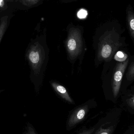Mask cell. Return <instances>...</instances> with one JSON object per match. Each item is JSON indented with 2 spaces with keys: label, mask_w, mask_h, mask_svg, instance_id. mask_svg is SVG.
<instances>
[{
  "label": "cell",
  "mask_w": 134,
  "mask_h": 134,
  "mask_svg": "<svg viewBox=\"0 0 134 134\" xmlns=\"http://www.w3.org/2000/svg\"><path fill=\"white\" fill-rule=\"evenodd\" d=\"M99 49V55L102 59H110L121 46L120 35L114 28L106 32Z\"/></svg>",
  "instance_id": "obj_1"
},
{
  "label": "cell",
  "mask_w": 134,
  "mask_h": 134,
  "mask_svg": "<svg viewBox=\"0 0 134 134\" xmlns=\"http://www.w3.org/2000/svg\"><path fill=\"white\" fill-rule=\"evenodd\" d=\"M67 47L70 57L74 59L80 53L82 41L80 31L79 28H71L67 41Z\"/></svg>",
  "instance_id": "obj_2"
},
{
  "label": "cell",
  "mask_w": 134,
  "mask_h": 134,
  "mask_svg": "<svg viewBox=\"0 0 134 134\" xmlns=\"http://www.w3.org/2000/svg\"><path fill=\"white\" fill-rule=\"evenodd\" d=\"M27 57L35 72H38L44 59V52L41 45L38 43L32 45L28 50Z\"/></svg>",
  "instance_id": "obj_3"
},
{
  "label": "cell",
  "mask_w": 134,
  "mask_h": 134,
  "mask_svg": "<svg viewBox=\"0 0 134 134\" xmlns=\"http://www.w3.org/2000/svg\"><path fill=\"white\" fill-rule=\"evenodd\" d=\"M129 63V59L120 62L117 64L113 80L112 88L113 95L116 97L119 92L124 74Z\"/></svg>",
  "instance_id": "obj_4"
},
{
  "label": "cell",
  "mask_w": 134,
  "mask_h": 134,
  "mask_svg": "<svg viewBox=\"0 0 134 134\" xmlns=\"http://www.w3.org/2000/svg\"><path fill=\"white\" fill-rule=\"evenodd\" d=\"M87 105L82 106L75 110L70 116L67 123L68 129L71 130L72 127L81 122L88 112Z\"/></svg>",
  "instance_id": "obj_5"
},
{
  "label": "cell",
  "mask_w": 134,
  "mask_h": 134,
  "mask_svg": "<svg viewBox=\"0 0 134 134\" xmlns=\"http://www.w3.org/2000/svg\"><path fill=\"white\" fill-rule=\"evenodd\" d=\"M126 21L131 37L134 39V5L129 4L126 9Z\"/></svg>",
  "instance_id": "obj_6"
},
{
  "label": "cell",
  "mask_w": 134,
  "mask_h": 134,
  "mask_svg": "<svg viewBox=\"0 0 134 134\" xmlns=\"http://www.w3.org/2000/svg\"><path fill=\"white\" fill-rule=\"evenodd\" d=\"M52 86L54 88V90L57 92V93L59 94L64 99L66 100L67 101L70 103H73L72 99H71L70 97H69L68 92H67L66 88L58 83H52Z\"/></svg>",
  "instance_id": "obj_7"
},
{
  "label": "cell",
  "mask_w": 134,
  "mask_h": 134,
  "mask_svg": "<svg viewBox=\"0 0 134 134\" xmlns=\"http://www.w3.org/2000/svg\"><path fill=\"white\" fill-rule=\"evenodd\" d=\"M8 16H5L1 19L0 21V42L6 31L8 27Z\"/></svg>",
  "instance_id": "obj_8"
},
{
  "label": "cell",
  "mask_w": 134,
  "mask_h": 134,
  "mask_svg": "<svg viewBox=\"0 0 134 134\" xmlns=\"http://www.w3.org/2000/svg\"><path fill=\"white\" fill-rule=\"evenodd\" d=\"M22 4L27 7H32L37 4L41 0H18Z\"/></svg>",
  "instance_id": "obj_9"
},
{
  "label": "cell",
  "mask_w": 134,
  "mask_h": 134,
  "mask_svg": "<svg viewBox=\"0 0 134 134\" xmlns=\"http://www.w3.org/2000/svg\"><path fill=\"white\" fill-rule=\"evenodd\" d=\"M127 57V55H126V54L120 51L116 53V55H115V59L116 60L120 61H123V62L125 61V60Z\"/></svg>",
  "instance_id": "obj_10"
},
{
  "label": "cell",
  "mask_w": 134,
  "mask_h": 134,
  "mask_svg": "<svg viewBox=\"0 0 134 134\" xmlns=\"http://www.w3.org/2000/svg\"><path fill=\"white\" fill-rule=\"evenodd\" d=\"M127 79L129 80H132L134 79V63L130 66L129 71L127 74Z\"/></svg>",
  "instance_id": "obj_11"
},
{
  "label": "cell",
  "mask_w": 134,
  "mask_h": 134,
  "mask_svg": "<svg viewBox=\"0 0 134 134\" xmlns=\"http://www.w3.org/2000/svg\"><path fill=\"white\" fill-rule=\"evenodd\" d=\"M113 127H110L108 129H100L96 134H111L112 133Z\"/></svg>",
  "instance_id": "obj_12"
},
{
  "label": "cell",
  "mask_w": 134,
  "mask_h": 134,
  "mask_svg": "<svg viewBox=\"0 0 134 134\" xmlns=\"http://www.w3.org/2000/svg\"><path fill=\"white\" fill-rule=\"evenodd\" d=\"M10 0H0V9L4 10L6 9V6L8 3L9 2Z\"/></svg>",
  "instance_id": "obj_13"
},
{
  "label": "cell",
  "mask_w": 134,
  "mask_h": 134,
  "mask_svg": "<svg viewBox=\"0 0 134 134\" xmlns=\"http://www.w3.org/2000/svg\"><path fill=\"white\" fill-rule=\"evenodd\" d=\"M87 15L86 11L83 9H82L78 13V16L80 18H85Z\"/></svg>",
  "instance_id": "obj_14"
},
{
  "label": "cell",
  "mask_w": 134,
  "mask_h": 134,
  "mask_svg": "<svg viewBox=\"0 0 134 134\" xmlns=\"http://www.w3.org/2000/svg\"><path fill=\"white\" fill-rule=\"evenodd\" d=\"M127 103L131 108L134 109V96L127 100Z\"/></svg>",
  "instance_id": "obj_15"
},
{
  "label": "cell",
  "mask_w": 134,
  "mask_h": 134,
  "mask_svg": "<svg viewBox=\"0 0 134 134\" xmlns=\"http://www.w3.org/2000/svg\"><path fill=\"white\" fill-rule=\"evenodd\" d=\"M94 130H95V128L93 127L90 130L83 131L79 134H92V133L94 132Z\"/></svg>",
  "instance_id": "obj_16"
},
{
  "label": "cell",
  "mask_w": 134,
  "mask_h": 134,
  "mask_svg": "<svg viewBox=\"0 0 134 134\" xmlns=\"http://www.w3.org/2000/svg\"><path fill=\"white\" fill-rule=\"evenodd\" d=\"M30 134H36L35 133L34 131V130H31V131H30Z\"/></svg>",
  "instance_id": "obj_17"
},
{
  "label": "cell",
  "mask_w": 134,
  "mask_h": 134,
  "mask_svg": "<svg viewBox=\"0 0 134 134\" xmlns=\"http://www.w3.org/2000/svg\"><path fill=\"white\" fill-rule=\"evenodd\" d=\"M65 1H68V2H72L73 1H76V0H65Z\"/></svg>",
  "instance_id": "obj_18"
},
{
  "label": "cell",
  "mask_w": 134,
  "mask_h": 134,
  "mask_svg": "<svg viewBox=\"0 0 134 134\" xmlns=\"http://www.w3.org/2000/svg\"></svg>",
  "instance_id": "obj_19"
}]
</instances>
